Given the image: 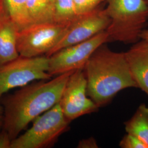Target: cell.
<instances>
[{
	"label": "cell",
	"mask_w": 148,
	"mask_h": 148,
	"mask_svg": "<svg viewBox=\"0 0 148 148\" xmlns=\"http://www.w3.org/2000/svg\"><path fill=\"white\" fill-rule=\"evenodd\" d=\"M144 1H145V3H146V4H147V7H148V0H144Z\"/></svg>",
	"instance_id": "cell-22"
},
{
	"label": "cell",
	"mask_w": 148,
	"mask_h": 148,
	"mask_svg": "<svg viewBox=\"0 0 148 148\" xmlns=\"http://www.w3.org/2000/svg\"><path fill=\"white\" fill-rule=\"evenodd\" d=\"M127 133L135 136L140 139L148 148V107L141 104L134 114L125 123Z\"/></svg>",
	"instance_id": "cell-13"
},
{
	"label": "cell",
	"mask_w": 148,
	"mask_h": 148,
	"mask_svg": "<svg viewBox=\"0 0 148 148\" xmlns=\"http://www.w3.org/2000/svg\"><path fill=\"white\" fill-rule=\"evenodd\" d=\"M106 13L110 19L106 29L109 42L133 44L140 35L148 20L144 0H106Z\"/></svg>",
	"instance_id": "cell-3"
},
{
	"label": "cell",
	"mask_w": 148,
	"mask_h": 148,
	"mask_svg": "<svg viewBox=\"0 0 148 148\" xmlns=\"http://www.w3.org/2000/svg\"><path fill=\"white\" fill-rule=\"evenodd\" d=\"M98 147L97 142L93 137L83 139L79 141L77 147L78 148H97Z\"/></svg>",
	"instance_id": "cell-18"
},
{
	"label": "cell",
	"mask_w": 148,
	"mask_h": 148,
	"mask_svg": "<svg viewBox=\"0 0 148 148\" xmlns=\"http://www.w3.org/2000/svg\"><path fill=\"white\" fill-rule=\"evenodd\" d=\"M56 1L57 0H27L29 26L54 22Z\"/></svg>",
	"instance_id": "cell-12"
},
{
	"label": "cell",
	"mask_w": 148,
	"mask_h": 148,
	"mask_svg": "<svg viewBox=\"0 0 148 148\" xmlns=\"http://www.w3.org/2000/svg\"><path fill=\"white\" fill-rule=\"evenodd\" d=\"M110 23V19L106 8H101L99 6L93 11L79 14L69 24L62 39L47 57L62 48L83 42L106 31Z\"/></svg>",
	"instance_id": "cell-8"
},
{
	"label": "cell",
	"mask_w": 148,
	"mask_h": 148,
	"mask_svg": "<svg viewBox=\"0 0 148 148\" xmlns=\"http://www.w3.org/2000/svg\"><path fill=\"white\" fill-rule=\"evenodd\" d=\"M12 139L3 129L0 131V148H11Z\"/></svg>",
	"instance_id": "cell-19"
},
{
	"label": "cell",
	"mask_w": 148,
	"mask_h": 148,
	"mask_svg": "<svg viewBox=\"0 0 148 148\" xmlns=\"http://www.w3.org/2000/svg\"><path fill=\"white\" fill-rule=\"evenodd\" d=\"M68 26L53 22L34 24L19 30L16 46L19 56H47L62 39Z\"/></svg>",
	"instance_id": "cell-6"
},
{
	"label": "cell",
	"mask_w": 148,
	"mask_h": 148,
	"mask_svg": "<svg viewBox=\"0 0 148 148\" xmlns=\"http://www.w3.org/2000/svg\"><path fill=\"white\" fill-rule=\"evenodd\" d=\"M108 42V34L104 31L83 42L59 50L48 57V73L53 77L70 71L84 69L95 50Z\"/></svg>",
	"instance_id": "cell-7"
},
{
	"label": "cell",
	"mask_w": 148,
	"mask_h": 148,
	"mask_svg": "<svg viewBox=\"0 0 148 148\" xmlns=\"http://www.w3.org/2000/svg\"><path fill=\"white\" fill-rule=\"evenodd\" d=\"M77 16L74 0H57L54 16L55 23L69 25Z\"/></svg>",
	"instance_id": "cell-15"
},
{
	"label": "cell",
	"mask_w": 148,
	"mask_h": 148,
	"mask_svg": "<svg viewBox=\"0 0 148 148\" xmlns=\"http://www.w3.org/2000/svg\"><path fill=\"white\" fill-rule=\"evenodd\" d=\"M106 0H74L77 14H81L94 10Z\"/></svg>",
	"instance_id": "cell-16"
},
{
	"label": "cell",
	"mask_w": 148,
	"mask_h": 148,
	"mask_svg": "<svg viewBox=\"0 0 148 148\" xmlns=\"http://www.w3.org/2000/svg\"><path fill=\"white\" fill-rule=\"evenodd\" d=\"M87 95L100 108L122 90L137 88L125 52H116L104 43L90 56L84 68Z\"/></svg>",
	"instance_id": "cell-2"
},
{
	"label": "cell",
	"mask_w": 148,
	"mask_h": 148,
	"mask_svg": "<svg viewBox=\"0 0 148 148\" xmlns=\"http://www.w3.org/2000/svg\"><path fill=\"white\" fill-rule=\"evenodd\" d=\"M140 40H142L148 45V29H144L140 35Z\"/></svg>",
	"instance_id": "cell-20"
},
{
	"label": "cell",
	"mask_w": 148,
	"mask_h": 148,
	"mask_svg": "<svg viewBox=\"0 0 148 148\" xmlns=\"http://www.w3.org/2000/svg\"><path fill=\"white\" fill-rule=\"evenodd\" d=\"M18 32L0 0V66L19 56L16 46Z\"/></svg>",
	"instance_id": "cell-11"
},
{
	"label": "cell",
	"mask_w": 148,
	"mask_h": 148,
	"mask_svg": "<svg viewBox=\"0 0 148 148\" xmlns=\"http://www.w3.org/2000/svg\"><path fill=\"white\" fill-rule=\"evenodd\" d=\"M49 58L46 56L16 58L0 66V99L12 89L22 87L35 81L47 80Z\"/></svg>",
	"instance_id": "cell-5"
},
{
	"label": "cell",
	"mask_w": 148,
	"mask_h": 148,
	"mask_svg": "<svg viewBox=\"0 0 148 148\" xmlns=\"http://www.w3.org/2000/svg\"><path fill=\"white\" fill-rule=\"evenodd\" d=\"M27 0H1L7 14L19 30L29 26Z\"/></svg>",
	"instance_id": "cell-14"
},
{
	"label": "cell",
	"mask_w": 148,
	"mask_h": 148,
	"mask_svg": "<svg viewBox=\"0 0 148 148\" xmlns=\"http://www.w3.org/2000/svg\"><path fill=\"white\" fill-rule=\"evenodd\" d=\"M59 104L70 122L98 110L99 107L87 95V80L84 69L75 70L70 75Z\"/></svg>",
	"instance_id": "cell-9"
},
{
	"label": "cell",
	"mask_w": 148,
	"mask_h": 148,
	"mask_svg": "<svg viewBox=\"0 0 148 148\" xmlns=\"http://www.w3.org/2000/svg\"><path fill=\"white\" fill-rule=\"evenodd\" d=\"M32 127L12 140L11 148H47L53 147L69 128L59 103L36 117Z\"/></svg>",
	"instance_id": "cell-4"
},
{
	"label": "cell",
	"mask_w": 148,
	"mask_h": 148,
	"mask_svg": "<svg viewBox=\"0 0 148 148\" xmlns=\"http://www.w3.org/2000/svg\"><path fill=\"white\" fill-rule=\"evenodd\" d=\"M119 146L122 148H148L138 138L127 133L120 140Z\"/></svg>",
	"instance_id": "cell-17"
},
{
	"label": "cell",
	"mask_w": 148,
	"mask_h": 148,
	"mask_svg": "<svg viewBox=\"0 0 148 148\" xmlns=\"http://www.w3.org/2000/svg\"><path fill=\"white\" fill-rule=\"evenodd\" d=\"M73 72L47 80L33 82L5 98L3 103L2 129L8 133L12 140L36 117L59 103Z\"/></svg>",
	"instance_id": "cell-1"
},
{
	"label": "cell",
	"mask_w": 148,
	"mask_h": 148,
	"mask_svg": "<svg viewBox=\"0 0 148 148\" xmlns=\"http://www.w3.org/2000/svg\"><path fill=\"white\" fill-rule=\"evenodd\" d=\"M3 109L0 106V128L3 125Z\"/></svg>",
	"instance_id": "cell-21"
},
{
	"label": "cell",
	"mask_w": 148,
	"mask_h": 148,
	"mask_svg": "<svg viewBox=\"0 0 148 148\" xmlns=\"http://www.w3.org/2000/svg\"><path fill=\"white\" fill-rule=\"evenodd\" d=\"M130 72L137 88L148 95V45L142 40L125 52Z\"/></svg>",
	"instance_id": "cell-10"
}]
</instances>
